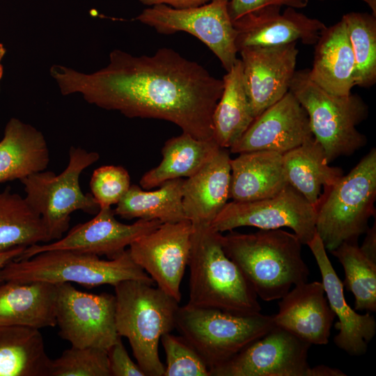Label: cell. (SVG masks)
Here are the masks:
<instances>
[{"mask_svg":"<svg viewBox=\"0 0 376 376\" xmlns=\"http://www.w3.org/2000/svg\"><path fill=\"white\" fill-rule=\"evenodd\" d=\"M40 329L0 325V376H49Z\"/></svg>","mask_w":376,"mask_h":376,"instance_id":"cell-29","label":"cell"},{"mask_svg":"<svg viewBox=\"0 0 376 376\" xmlns=\"http://www.w3.org/2000/svg\"><path fill=\"white\" fill-rule=\"evenodd\" d=\"M219 148L214 139H198L185 132L171 137L162 148L161 162L142 175L140 185L148 189L171 180L189 178L198 172Z\"/></svg>","mask_w":376,"mask_h":376,"instance_id":"cell-27","label":"cell"},{"mask_svg":"<svg viewBox=\"0 0 376 376\" xmlns=\"http://www.w3.org/2000/svg\"><path fill=\"white\" fill-rule=\"evenodd\" d=\"M56 308L59 336L79 347L108 350L120 337L116 327V297L77 290L70 283L57 284Z\"/></svg>","mask_w":376,"mask_h":376,"instance_id":"cell-12","label":"cell"},{"mask_svg":"<svg viewBox=\"0 0 376 376\" xmlns=\"http://www.w3.org/2000/svg\"><path fill=\"white\" fill-rule=\"evenodd\" d=\"M49 376H111L107 350L71 345L51 360Z\"/></svg>","mask_w":376,"mask_h":376,"instance_id":"cell-34","label":"cell"},{"mask_svg":"<svg viewBox=\"0 0 376 376\" xmlns=\"http://www.w3.org/2000/svg\"><path fill=\"white\" fill-rule=\"evenodd\" d=\"M308 0H229L228 9L232 21L270 5L289 6L296 9L307 6Z\"/></svg>","mask_w":376,"mask_h":376,"instance_id":"cell-38","label":"cell"},{"mask_svg":"<svg viewBox=\"0 0 376 376\" xmlns=\"http://www.w3.org/2000/svg\"><path fill=\"white\" fill-rule=\"evenodd\" d=\"M240 52L245 88L254 118L282 98L296 72L297 42L246 47Z\"/></svg>","mask_w":376,"mask_h":376,"instance_id":"cell-16","label":"cell"},{"mask_svg":"<svg viewBox=\"0 0 376 376\" xmlns=\"http://www.w3.org/2000/svg\"><path fill=\"white\" fill-rule=\"evenodd\" d=\"M313 136L306 110L289 91L254 118L230 151L267 150L283 155Z\"/></svg>","mask_w":376,"mask_h":376,"instance_id":"cell-17","label":"cell"},{"mask_svg":"<svg viewBox=\"0 0 376 376\" xmlns=\"http://www.w3.org/2000/svg\"><path fill=\"white\" fill-rule=\"evenodd\" d=\"M272 315L238 314L187 304L179 306L175 329L210 370L231 359L274 327Z\"/></svg>","mask_w":376,"mask_h":376,"instance_id":"cell-8","label":"cell"},{"mask_svg":"<svg viewBox=\"0 0 376 376\" xmlns=\"http://www.w3.org/2000/svg\"><path fill=\"white\" fill-rule=\"evenodd\" d=\"M342 19L354 58V85L369 88L376 81V17L350 12Z\"/></svg>","mask_w":376,"mask_h":376,"instance_id":"cell-33","label":"cell"},{"mask_svg":"<svg viewBox=\"0 0 376 376\" xmlns=\"http://www.w3.org/2000/svg\"><path fill=\"white\" fill-rule=\"evenodd\" d=\"M6 50L3 47V46L0 43V61L3 58V55L5 54Z\"/></svg>","mask_w":376,"mask_h":376,"instance_id":"cell-44","label":"cell"},{"mask_svg":"<svg viewBox=\"0 0 376 376\" xmlns=\"http://www.w3.org/2000/svg\"><path fill=\"white\" fill-rule=\"evenodd\" d=\"M315 45L311 79L331 94H351L355 86L354 58L344 20L326 26Z\"/></svg>","mask_w":376,"mask_h":376,"instance_id":"cell-23","label":"cell"},{"mask_svg":"<svg viewBox=\"0 0 376 376\" xmlns=\"http://www.w3.org/2000/svg\"><path fill=\"white\" fill-rule=\"evenodd\" d=\"M288 185L316 209L321 198L343 175L338 167L329 166L321 144L313 136L282 155Z\"/></svg>","mask_w":376,"mask_h":376,"instance_id":"cell-25","label":"cell"},{"mask_svg":"<svg viewBox=\"0 0 376 376\" xmlns=\"http://www.w3.org/2000/svg\"><path fill=\"white\" fill-rule=\"evenodd\" d=\"M26 246H17L9 250L0 251V283H3L1 272L2 269L10 261L19 257L25 249Z\"/></svg>","mask_w":376,"mask_h":376,"instance_id":"cell-41","label":"cell"},{"mask_svg":"<svg viewBox=\"0 0 376 376\" xmlns=\"http://www.w3.org/2000/svg\"><path fill=\"white\" fill-rule=\"evenodd\" d=\"M289 91L306 110L313 137L323 147L329 163L352 155L367 143L357 126L368 116L358 95L331 94L310 78L308 69L296 70Z\"/></svg>","mask_w":376,"mask_h":376,"instance_id":"cell-6","label":"cell"},{"mask_svg":"<svg viewBox=\"0 0 376 376\" xmlns=\"http://www.w3.org/2000/svg\"><path fill=\"white\" fill-rule=\"evenodd\" d=\"M1 275L3 282L76 283L86 287L114 286L126 280L155 283L134 262L128 249L108 260L95 254L73 250L46 251L27 259L10 261L2 269Z\"/></svg>","mask_w":376,"mask_h":376,"instance_id":"cell-5","label":"cell"},{"mask_svg":"<svg viewBox=\"0 0 376 376\" xmlns=\"http://www.w3.org/2000/svg\"><path fill=\"white\" fill-rule=\"evenodd\" d=\"M270 5L249 13L233 22L239 52L246 47L275 46L301 41L315 45L326 25L292 7Z\"/></svg>","mask_w":376,"mask_h":376,"instance_id":"cell-18","label":"cell"},{"mask_svg":"<svg viewBox=\"0 0 376 376\" xmlns=\"http://www.w3.org/2000/svg\"><path fill=\"white\" fill-rule=\"evenodd\" d=\"M57 284L4 281L0 285V325L55 327Z\"/></svg>","mask_w":376,"mask_h":376,"instance_id":"cell-22","label":"cell"},{"mask_svg":"<svg viewBox=\"0 0 376 376\" xmlns=\"http://www.w3.org/2000/svg\"><path fill=\"white\" fill-rule=\"evenodd\" d=\"M50 72L63 95L79 93L100 108L169 121L196 139H213L212 114L223 80L171 48L138 56L115 49L108 65L92 74L60 65Z\"/></svg>","mask_w":376,"mask_h":376,"instance_id":"cell-1","label":"cell"},{"mask_svg":"<svg viewBox=\"0 0 376 376\" xmlns=\"http://www.w3.org/2000/svg\"><path fill=\"white\" fill-rule=\"evenodd\" d=\"M100 159L97 152L72 146L66 168L58 175L42 171L22 179L29 205L40 216L50 241L63 237L70 226V214L77 211L96 214L100 206L91 193L84 194L79 177L84 169Z\"/></svg>","mask_w":376,"mask_h":376,"instance_id":"cell-9","label":"cell"},{"mask_svg":"<svg viewBox=\"0 0 376 376\" xmlns=\"http://www.w3.org/2000/svg\"><path fill=\"white\" fill-rule=\"evenodd\" d=\"M162 224L157 219H139L132 224H125L115 218L111 207H100L92 219L75 226L65 237L52 243L27 246L15 259H27L40 252L57 249L104 255L113 259L122 254L134 240Z\"/></svg>","mask_w":376,"mask_h":376,"instance_id":"cell-15","label":"cell"},{"mask_svg":"<svg viewBox=\"0 0 376 376\" xmlns=\"http://www.w3.org/2000/svg\"><path fill=\"white\" fill-rule=\"evenodd\" d=\"M372 10V14L376 17V0H365V1Z\"/></svg>","mask_w":376,"mask_h":376,"instance_id":"cell-43","label":"cell"},{"mask_svg":"<svg viewBox=\"0 0 376 376\" xmlns=\"http://www.w3.org/2000/svg\"><path fill=\"white\" fill-rule=\"evenodd\" d=\"M306 245L320 269L329 305L335 317L338 318L335 327L338 332L334 338V343L350 356L363 355L376 333L374 316L369 313H359L347 303L343 282L333 267L317 232Z\"/></svg>","mask_w":376,"mask_h":376,"instance_id":"cell-19","label":"cell"},{"mask_svg":"<svg viewBox=\"0 0 376 376\" xmlns=\"http://www.w3.org/2000/svg\"><path fill=\"white\" fill-rule=\"evenodd\" d=\"M311 344L274 326L225 363L210 376H309Z\"/></svg>","mask_w":376,"mask_h":376,"instance_id":"cell-13","label":"cell"},{"mask_svg":"<svg viewBox=\"0 0 376 376\" xmlns=\"http://www.w3.org/2000/svg\"><path fill=\"white\" fill-rule=\"evenodd\" d=\"M40 216L10 187L0 192V251L49 242Z\"/></svg>","mask_w":376,"mask_h":376,"instance_id":"cell-31","label":"cell"},{"mask_svg":"<svg viewBox=\"0 0 376 376\" xmlns=\"http://www.w3.org/2000/svg\"><path fill=\"white\" fill-rule=\"evenodd\" d=\"M224 88L212 114L213 139L230 149L254 120L246 94L242 63L236 61L223 79Z\"/></svg>","mask_w":376,"mask_h":376,"instance_id":"cell-28","label":"cell"},{"mask_svg":"<svg viewBox=\"0 0 376 376\" xmlns=\"http://www.w3.org/2000/svg\"><path fill=\"white\" fill-rule=\"evenodd\" d=\"M226 255L240 268L258 297L280 299L291 287L308 281L309 269L299 237L281 228L221 236Z\"/></svg>","mask_w":376,"mask_h":376,"instance_id":"cell-2","label":"cell"},{"mask_svg":"<svg viewBox=\"0 0 376 376\" xmlns=\"http://www.w3.org/2000/svg\"><path fill=\"white\" fill-rule=\"evenodd\" d=\"M275 326L315 345L329 343L335 315L325 296L322 282L308 281L295 285L280 299Z\"/></svg>","mask_w":376,"mask_h":376,"instance_id":"cell-20","label":"cell"},{"mask_svg":"<svg viewBox=\"0 0 376 376\" xmlns=\"http://www.w3.org/2000/svg\"><path fill=\"white\" fill-rule=\"evenodd\" d=\"M376 150L361 161L322 196L316 209L315 228L326 250L357 241L375 215Z\"/></svg>","mask_w":376,"mask_h":376,"instance_id":"cell-7","label":"cell"},{"mask_svg":"<svg viewBox=\"0 0 376 376\" xmlns=\"http://www.w3.org/2000/svg\"><path fill=\"white\" fill-rule=\"evenodd\" d=\"M137 280L114 285L116 327L128 339L138 365L146 376H164L159 356L162 335L175 329L178 301L160 288Z\"/></svg>","mask_w":376,"mask_h":376,"instance_id":"cell-4","label":"cell"},{"mask_svg":"<svg viewBox=\"0 0 376 376\" xmlns=\"http://www.w3.org/2000/svg\"><path fill=\"white\" fill-rule=\"evenodd\" d=\"M221 236L210 226H193L187 263L190 271L187 304L238 314L260 313L256 293L225 253Z\"/></svg>","mask_w":376,"mask_h":376,"instance_id":"cell-3","label":"cell"},{"mask_svg":"<svg viewBox=\"0 0 376 376\" xmlns=\"http://www.w3.org/2000/svg\"><path fill=\"white\" fill-rule=\"evenodd\" d=\"M315 220L316 208L288 185L269 198L227 203L210 226L219 233L242 226L260 230L287 227L293 230L302 244H307L316 233Z\"/></svg>","mask_w":376,"mask_h":376,"instance_id":"cell-11","label":"cell"},{"mask_svg":"<svg viewBox=\"0 0 376 376\" xmlns=\"http://www.w3.org/2000/svg\"><path fill=\"white\" fill-rule=\"evenodd\" d=\"M346 374L336 368L325 365L311 367L309 376H345Z\"/></svg>","mask_w":376,"mask_h":376,"instance_id":"cell-42","label":"cell"},{"mask_svg":"<svg viewBox=\"0 0 376 376\" xmlns=\"http://www.w3.org/2000/svg\"><path fill=\"white\" fill-rule=\"evenodd\" d=\"M318 1H327V0H318ZM332 1H339V0H332ZM363 1H365V0H361Z\"/></svg>","mask_w":376,"mask_h":376,"instance_id":"cell-46","label":"cell"},{"mask_svg":"<svg viewBox=\"0 0 376 376\" xmlns=\"http://www.w3.org/2000/svg\"><path fill=\"white\" fill-rule=\"evenodd\" d=\"M111 376H146L126 351L120 337L107 350Z\"/></svg>","mask_w":376,"mask_h":376,"instance_id":"cell-37","label":"cell"},{"mask_svg":"<svg viewBox=\"0 0 376 376\" xmlns=\"http://www.w3.org/2000/svg\"><path fill=\"white\" fill-rule=\"evenodd\" d=\"M184 179L164 182L155 191H145L136 185L128 191L113 210L123 219L154 220L174 223L186 219L182 206Z\"/></svg>","mask_w":376,"mask_h":376,"instance_id":"cell-30","label":"cell"},{"mask_svg":"<svg viewBox=\"0 0 376 376\" xmlns=\"http://www.w3.org/2000/svg\"><path fill=\"white\" fill-rule=\"evenodd\" d=\"M230 159L228 149L219 148L198 172L184 180L182 206L193 226H210L228 203Z\"/></svg>","mask_w":376,"mask_h":376,"instance_id":"cell-21","label":"cell"},{"mask_svg":"<svg viewBox=\"0 0 376 376\" xmlns=\"http://www.w3.org/2000/svg\"><path fill=\"white\" fill-rule=\"evenodd\" d=\"M130 186V174L121 166H100L94 170L90 180L91 194L100 207L117 205Z\"/></svg>","mask_w":376,"mask_h":376,"instance_id":"cell-36","label":"cell"},{"mask_svg":"<svg viewBox=\"0 0 376 376\" xmlns=\"http://www.w3.org/2000/svg\"><path fill=\"white\" fill-rule=\"evenodd\" d=\"M193 226L188 219L162 223L134 240L129 246L134 262L157 287L178 302L180 286L187 266Z\"/></svg>","mask_w":376,"mask_h":376,"instance_id":"cell-14","label":"cell"},{"mask_svg":"<svg viewBox=\"0 0 376 376\" xmlns=\"http://www.w3.org/2000/svg\"><path fill=\"white\" fill-rule=\"evenodd\" d=\"M366 235L359 246L361 251L370 260L376 263V222L366 231Z\"/></svg>","mask_w":376,"mask_h":376,"instance_id":"cell-40","label":"cell"},{"mask_svg":"<svg viewBox=\"0 0 376 376\" xmlns=\"http://www.w3.org/2000/svg\"><path fill=\"white\" fill-rule=\"evenodd\" d=\"M160 341L166 361L164 376H210L205 362L185 337L170 332L162 335Z\"/></svg>","mask_w":376,"mask_h":376,"instance_id":"cell-35","label":"cell"},{"mask_svg":"<svg viewBox=\"0 0 376 376\" xmlns=\"http://www.w3.org/2000/svg\"><path fill=\"white\" fill-rule=\"evenodd\" d=\"M142 4L153 6L166 5L173 8L182 9L198 6L207 3L212 0H139Z\"/></svg>","mask_w":376,"mask_h":376,"instance_id":"cell-39","label":"cell"},{"mask_svg":"<svg viewBox=\"0 0 376 376\" xmlns=\"http://www.w3.org/2000/svg\"><path fill=\"white\" fill-rule=\"evenodd\" d=\"M230 198L248 202L272 197L288 185L282 154L267 150L240 153L230 159Z\"/></svg>","mask_w":376,"mask_h":376,"instance_id":"cell-24","label":"cell"},{"mask_svg":"<svg viewBox=\"0 0 376 376\" xmlns=\"http://www.w3.org/2000/svg\"><path fill=\"white\" fill-rule=\"evenodd\" d=\"M2 75H3V67H2V65H1V63H0V79H1V77H2Z\"/></svg>","mask_w":376,"mask_h":376,"instance_id":"cell-45","label":"cell"},{"mask_svg":"<svg viewBox=\"0 0 376 376\" xmlns=\"http://www.w3.org/2000/svg\"><path fill=\"white\" fill-rule=\"evenodd\" d=\"M49 162V150L42 132L19 119H10L0 141V183L42 171Z\"/></svg>","mask_w":376,"mask_h":376,"instance_id":"cell-26","label":"cell"},{"mask_svg":"<svg viewBox=\"0 0 376 376\" xmlns=\"http://www.w3.org/2000/svg\"><path fill=\"white\" fill-rule=\"evenodd\" d=\"M229 0H212L196 7L177 9L156 5L144 9L136 18L162 34L189 33L203 42L219 58L226 72L238 53L236 31L230 17Z\"/></svg>","mask_w":376,"mask_h":376,"instance_id":"cell-10","label":"cell"},{"mask_svg":"<svg viewBox=\"0 0 376 376\" xmlns=\"http://www.w3.org/2000/svg\"><path fill=\"white\" fill-rule=\"evenodd\" d=\"M342 265L343 286L354 297L355 311H376V263L360 250L357 241L344 242L331 251Z\"/></svg>","mask_w":376,"mask_h":376,"instance_id":"cell-32","label":"cell"}]
</instances>
